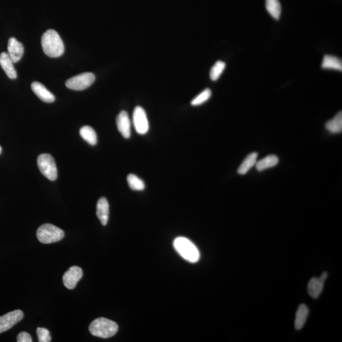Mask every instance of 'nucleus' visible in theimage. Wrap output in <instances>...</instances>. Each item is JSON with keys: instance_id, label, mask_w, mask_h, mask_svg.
Masks as SVG:
<instances>
[{"instance_id": "4468645a", "label": "nucleus", "mask_w": 342, "mask_h": 342, "mask_svg": "<svg viewBox=\"0 0 342 342\" xmlns=\"http://www.w3.org/2000/svg\"><path fill=\"white\" fill-rule=\"evenodd\" d=\"M0 65L10 79H16L17 73L15 69L14 62L9 57L8 53L2 52L0 54Z\"/></svg>"}, {"instance_id": "6e6552de", "label": "nucleus", "mask_w": 342, "mask_h": 342, "mask_svg": "<svg viewBox=\"0 0 342 342\" xmlns=\"http://www.w3.org/2000/svg\"><path fill=\"white\" fill-rule=\"evenodd\" d=\"M24 318V313L21 310H16L0 317V333L9 330L21 321Z\"/></svg>"}, {"instance_id": "f3484780", "label": "nucleus", "mask_w": 342, "mask_h": 342, "mask_svg": "<svg viewBox=\"0 0 342 342\" xmlns=\"http://www.w3.org/2000/svg\"><path fill=\"white\" fill-rule=\"evenodd\" d=\"M278 163L279 158L277 155H269L262 159L258 160L255 167L259 172H263V171L267 170L268 168L276 167Z\"/></svg>"}, {"instance_id": "dca6fc26", "label": "nucleus", "mask_w": 342, "mask_h": 342, "mask_svg": "<svg viewBox=\"0 0 342 342\" xmlns=\"http://www.w3.org/2000/svg\"><path fill=\"white\" fill-rule=\"evenodd\" d=\"M258 153L256 152L251 153L246 156V157L238 168V174L241 176L247 174L251 168L255 167L256 163L258 162Z\"/></svg>"}, {"instance_id": "a211bd4d", "label": "nucleus", "mask_w": 342, "mask_h": 342, "mask_svg": "<svg viewBox=\"0 0 342 342\" xmlns=\"http://www.w3.org/2000/svg\"><path fill=\"white\" fill-rule=\"evenodd\" d=\"M325 127L327 131L331 134H339L342 132V112L337 113L333 119L326 123Z\"/></svg>"}, {"instance_id": "5701e85b", "label": "nucleus", "mask_w": 342, "mask_h": 342, "mask_svg": "<svg viewBox=\"0 0 342 342\" xmlns=\"http://www.w3.org/2000/svg\"><path fill=\"white\" fill-rule=\"evenodd\" d=\"M127 181L131 189L135 191H142L145 189V185L143 181L137 176L131 174L127 176Z\"/></svg>"}, {"instance_id": "ddd939ff", "label": "nucleus", "mask_w": 342, "mask_h": 342, "mask_svg": "<svg viewBox=\"0 0 342 342\" xmlns=\"http://www.w3.org/2000/svg\"><path fill=\"white\" fill-rule=\"evenodd\" d=\"M116 124L117 129L121 133L122 137L129 138L131 136V120L126 112H120L117 117Z\"/></svg>"}, {"instance_id": "7ed1b4c3", "label": "nucleus", "mask_w": 342, "mask_h": 342, "mask_svg": "<svg viewBox=\"0 0 342 342\" xmlns=\"http://www.w3.org/2000/svg\"><path fill=\"white\" fill-rule=\"evenodd\" d=\"M173 245L177 252L188 262L196 263L199 261L200 258L199 250L189 239L178 237L175 239Z\"/></svg>"}, {"instance_id": "0eeeda50", "label": "nucleus", "mask_w": 342, "mask_h": 342, "mask_svg": "<svg viewBox=\"0 0 342 342\" xmlns=\"http://www.w3.org/2000/svg\"><path fill=\"white\" fill-rule=\"evenodd\" d=\"M133 124L136 131L140 135H145L149 130L147 114L145 110L141 107H137L133 112Z\"/></svg>"}, {"instance_id": "f03ea898", "label": "nucleus", "mask_w": 342, "mask_h": 342, "mask_svg": "<svg viewBox=\"0 0 342 342\" xmlns=\"http://www.w3.org/2000/svg\"><path fill=\"white\" fill-rule=\"evenodd\" d=\"M118 329L119 327L116 323L104 318L95 319L89 327L92 335L102 338H109L114 336Z\"/></svg>"}, {"instance_id": "b1692460", "label": "nucleus", "mask_w": 342, "mask_h": 342, "mask_svg": "<svg viewBox=\"0 0 342 342\" xmlns=\"http://www.w3.org/2000/svg\"><path fill=\"white\" fill-rule=\"evenodd\" d=\"M226 68V64L222 61H218L211 68L210 72V77L211 80L216 81L223 74L224 70Z\"/></svg>"}, {"instance_id": "a878e982", "label": "nucleus", "mask_w": 342, "mask_h": 342, "mask_svg": "<svg viewBox=\"0 0 342 342\" xmlns=\"http://www.w3.org/2000/svg\"><path fill=\"white\" fill-rule=\"evenodd\" d=\"M36 333L39 342L51 341L52 338L51 336H50L49 329L44 328H37Z\"/></svg>"}, {"instance_id": "9d476101", "label": "nucleus", "mask_w": 342, "mask_h": 342, "mask_svg": "<svg viewBox=\"0 0 342 342\" xmlns=\"http://www.w3.org/2000/svg\"><path fill=\"white\" fill-rule=\"evenodd\" d=\"M328 273L326 272L322 274L319 278H313L308 283V291L309 295L314 298H318L320 296L324 288Z\"/></svg>"}, {"instance_id": "4be33fe9", "label": "nucleus", "mask_w": 342, "mask_h": 342, "mask_svg": "<svg viewBox=\"0 0 342 342\" xmlns=\"http://www.w3.org/2000/svg\"><path fill=\"white\" fill-rule=\"evenodd\" d=\"M266 8L268 13L276 20L280 19L281 6L279 0H266Z\"/></svg>"}, {"instance_id": "39448f33", "label": "nucleus", "mask_w": 342, "mask_h": 342, "mask_svg": "<svg viewBox=\"0 0 342 342\" xmlns=\"http://www.w3.org/2000/svg\"><path fill=\"white\" fill-rule=\"evenodd\" d=\"M37 166L42 175L50 181H55L58 177L56 163L54 157L48 153L38 156Z\"/></svg>"}, {"instance_id": "2eb2a0df", "label": "nucleus", "mask_w": 342, "mask_h": 342, "mask_svg": "<svg viewBox=\"0 0 342 342\" xmlns=\"http://www.w3.org/2000/svg\"><path fill=\"white\" fill-rule=\"evenodd\" d=\"M97 216L102 225H107L109 218V204L106 198H100L97 205Z\"/></svg>"}, {"instance_id": "423d86ee", "label": "nucleus", "mask_w": 342, "mask_h": 342, "mask_svg": "<svg viewBox=\"0 0 342 342\" xmlns=\"http://www.w3.org/2000/svg\"><path fill=\"white\" fill-rule=\"evenodd\" d=\"M95 75L94 73H82L70 78L65 82L68 89L75 91H82L89 88L95 82Z\"/></svg>"}, {"instance_id": "1a4fd4ad", "label": "nucleus", "mask_w": 342, "mask_h": 342, "mask_svg": "<svg viewBox=\"0 0 342 342\" xmlns=\"http://www.w3.org/2000/svg\"><path fill=\"white\" fill-rule=\"evenodd\" d=\"M82 275L81 268L78 266H72L63 276V283L65 287L72 290L75 287L77 283L82 277Z\"/></svg>"}, {"instance_id": "6ab92c4d", "label": "nucleus", "mask_w": 342, "mask_h": 342, "mask_svg": "<svg viewBox=\"0 0 342 342\" xmlns=\"http://www.w3.org/2000/svg\"><path fill=\"white\" fill-rule=\"evenodd\" d=\"M309 313V309L305 304H301L298 307L297 311H296L295 320V328L296 329L300 330L305 325Z\"/></svg>"}, {"instance_id": "f8f14e48", "label": "nucleus", "mask_w": 342, "mask_h": 342, "mask_svg": "<svg viewBox=\"0 0 342 342\" xmlns=\"http://www.w3.org/2000/svg\"><path fill=\"white\" fill-rule=\"evenodd\" d=\"M31 89L35 95L42 102L46 103H52L55 101V98L54 94L50 92L49 90L41 83L34 82L32 83Z\"/></svg>"}, {"instance_id": "393cba45", "label": "nucleus", "mask_w": 342, "mask_h": 342, "mask_svg": "<svg viewBox=\"0 0 342 342\" xmlns=\"http://www.w3.org/2000/svg\"><path fill=\"white\" fill-rule=\"evenodd\" d=\"M211 95H212V92L210 89H205L202 92L197 95L191 102V104L193 106H198V105L204 104L205 102L208 101L210 99Z\"/></svg>"}, {"instance_id": "aec40b11", "label": "nucleus", "mask_w": 342, "mask_h": 342, "mask_svg": "<svg viewBox=\"0 0 342 342\" xmlns=\"http://www.w3.org/2000/svg\"><path fill=\"white\" fill-rule=\"evenodd\" d=\"M321 67L324 69H333L341 71V60L333 55H325L322 62Z\"/></svg>"}, {"instance_id": "9b49d317", "label": "nucleus", "mask_w": 342, "mask_h": 342, "mask_svg": "<svg viewBox=\"0 0 342 342\" xmlns=\"http://www.w3.org/2000/svg\"><path fill=\"white\" fill-rule=\"evenodd\" d=\"M8 54L14 63H17L23 56L24 49L23 45L17 41L15 37H11L8 41Z\"/></svg>"}, {"instance_id": "bb28decb", "label": "nucleus", "mask_w": 342, "mask_h": 342, "mask_svg": "<svg viewBox=\"0 0 342 342\" xmlns=\"http://www.w3.org/2000/svg\"><path fill=\"white\" fill-rule=\"evenodd\" d=\"M17 341L18 342H32V339L28 333L26 331H22L17 336Z\"/></svg>"}, {"instance_id": "cd10ccee", "label": "nucleus", "mask_w": 342, "mask_h": 342, "mask_svg": "<svg viewBox=\"0 0 342 342\" xmlns=\"http://www.w3.org/2000/svg\"><path fill=\"white\" fill-rule=\"evenodd\" d=\"M2 152V148L1 147V146H0V154H1Z\"/></svg>"}, {"instance_id": "412c9836", "label": "nucleus", "mask_w": 342, "mask_h": 342, "mask_svg": "<svg viewBox=\"0 0 342 342\" xmlns=\"http://www.w3.org/2000/svg\"><path fill=\"white\" fill-rule=\"evenodd\" d=\"M80 137L90 145L94 146L97 143V135L95 131L89 125H85L80 128L79 131Z\"/></svg>"}, {"instance_id": "20e7f679", "label": "nucleus", "mask_w": 342, "mask_h": 342, "mask_svg": "<svg viewBox=\"0 0 342 342\" xmlns=\"http://www.w3.org/2000/svg\"><path fill=\"white\" fill-rule=\"evenodd\" d=\"M36 236L40 242L49 244L62 240L64 237V232L52 224H45L37 229Z\"/></svg>"}, {"instance_id": "f257e3e1", "label": "nucleus", "mask_w": 342, "mask_h": 342, "mask_svg": "<svg viewBox=\"0 0 342 342\" xmlns=\"http://www.w3.org/2000/svg\"><path fill=\"white\" fill-rule=\"evenodd\" d=\"M41 46L45 54L51 58L59 57L64 53V42L55 30H48L42 34Z\"/></svg>"}]
</instances>
